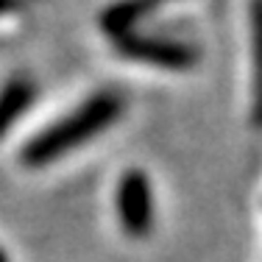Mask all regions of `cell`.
Masks as SVG:
<instances>
[{
    "instance_id": "5b68a950",
    "label": "cell",
    "mask_w": 262,
    "mask_h": 262,
    "mask_svg": "<svg viewBox=\"0 0 262 262\" xmlns=\"http://www.w3.org/2000/svg\"><path fill=\"white\" fill-rule=\"evenodd\" d=\"M34 98H36V84L26 76L11 78L9 84L0 90V140H3V137L9 134V128L31 109Z\"/></svg>"
},
{
    "instance_id": "3957f363",
    "label": "cell",
    "mask_w": 262,
    "mask_h": 262,
    "mask_svg": "<svg viewBox=\"0 0 262 262\" xmlns=\"http://www.w3.org/2000/svg\"><path fill=\"white\" fill-rule=\"evenodd\" d=\"M117 215L131 237H145L154 226L151 182L142 170H126L117 184Z\"/></svg>"
},
{
    "instance_id": "ba28073f",
    "label": "cell",
    "mask_w": 262,
    "mask_h": 262,
    "mask_svg": "<svg viewBox=\"0 0 262 262\" xmlns=\"http://www.w3.org/2000/svg\"><path fill=\"white\" fill-rule=\"evenodd\" d=\"M0 262H9V257H6V251L0 248Z\"/></svg>"
},
{
    "instance_id": "7a4b0ae2",
    "label": "cell",
    "mask_w": 262,
    "mask_h": 262,
    "mask_svg": "<svg viewBox=\"0 0 262 262\" xmlns=\"http://www.w3.org/2000/svg\"><path fill=\"white\" fill-rule=\"evenodd\" d=\"M112 45L117 53H123L131 61H142L151 67H162V70H190L198 61V51L187 42L176 39H157V36H142V34H123L115 36Z\"/></svg>"
},
{
    "instance_id": "277c9868",
    "label": "cell",
    "mask_w": 262,
    "mask_h": 262,
    "mask_svg": "<svg viewBox=\"0 0 262 262\" xmlns=\"http://www.w3.org/2000/svg\"><path fill=\"white\" fill-rule=\"evenodd\" d=\"M173 3V0H117L109 9H103L101 14V28L109 34V39L123 34H131L140 20H145L148 14H154L162 6Z\"/></svg>"
},
{
    "instance_id": "52a82bcc",
    "label": "cell",
    "mask_w": 262,
    "mask_h": 262,
    "mask_svg": "<svg viewBox=\"0 0 262 262\" xmlns=\"http://www.w3.org/2000/svg\"><path fill=\"white\" fill-rule=\"evenodd\" d=\"M17 6H20V0H0V14H9V11H14Z\"/></svg>"
},
{
    "instance_id": "8992f818",
    "label": "cell",
    "mask_w": 262,
    "mask_h": 262,
    "mask_svg": "<svg viewBox=\"0 0 262 262\" xmlns=\"http://www.w3.org/2000/svg\"><path fill=\"white\" fill-rule=\"evenodd\" d=\"M254 126H262V0H254Z\"/></svg>"
},
{
    "instance_id": "6da1fadb",
    "label": "cell",
    "mask_w": 262,
    "mask_h": 262,
    "mask_svg": "<svg viewBox=\"0 0 262 262\" xmlns=\"http://www.w3.org/2000/svg\"><path fill=\"white\" fill-rule=\"evenodd\" d=\"M123 106L126 103L117 92H98V95L86 98L73 115L61 117L53 126L42 128L36 137H31L20 151V162L26 167H45L67 157L73 148L84 145L86 140L109 128L123 115Z\"/></svg>"
}]
</instances>
